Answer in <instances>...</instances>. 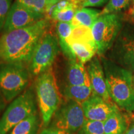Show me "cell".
Here are the masks:
<instances>
[{"label":"cell","instance_id":"cell-1","mask_svg":"<svg viewBox=\"0 0 134 134\" xmlns=\"http://www.w3.org/2000/svg\"><path fill=\"white\" fill-rule=\"evenodd\" d=\"M50 26L49 19L46 17L32 26L3 33L0 37V62L29 64Z\"/></svg>","mask_w":134,"mask_h":134},{"label":"cell","instance_id":"cell-2","mask_svg":"<svg viewBox=\"0 0 134 134\" xmlns=\"http://www.w3.org/2000/svg\"><path fill=\"white\" fill-rule=\"evenodd\" d=\"M104 71L108 90L112 100L122 109L134 111L133 72L124 68L104 57H99Z\"/></svg>","mask_w":134,"mask_h":134},{"label":"cell","instance_id":"cell-3","mask_svg":"<svg viewBox=\"0 0 134 134\" xmlns=\"http://www.w3.org/2000/svg\"><path fill=\"white\" fill-rule=\"evenodd\" d=\"M35 90L42 119L47 125L62 103V95L52 67L36 76Z\"/></svg>","mask_w":134,"mask_h":134},{"label":"cell","instance_id":"cell-4","mask_svg":"<svg viewBox=\"0 0 134 134\" xmlns=\"http://www.w3.org/2000/svg\"><path fill=\"white\" fill-rule=\"evenodd\" d=\"M31 77L26 65L0 62V93L6 103L12 101L25 91Z\"/></svg>","mask_w":134,"mask_h":134},{"label":"cell","instance_id":"cell-5","mask_svg":"<svg viewBox=\"0 0 134 134\" xmlns=\"http://www.w3.org/2000/svg\"><path fill=\"white\" fill-rule=\"evenodd\" d=\"M37 114L36 95L32 87L27 89L9 105L0 119V134H7L28 117Z\"/></svg>","mask_w":134,"mask_h":134},{"label":"cell","instance_id":"cell-6","mask_svg":"<svg viewBox=\"0 0 134 134\" xmlns=\"http://www.w3.org/2000/svg\"><path fill=\"white\" fill-rule=\"evenodd\" d=\"M122 14L101 15L92 26L91 32L97 48V54L103 57L113 47L123 27Z\"/></svg>","mask_w":134,"mask_h":134},{"label":"cell","instance_id":"cell-7","mask_svg":"<svg viewBox=\"0 0 134 134\" xmlns=\"http://www.w3.org/2000/svg\"><path fill=\"white\" fill-rule=\"evenodd\" d=\"M60 47L58 38L47 32L37 46L27 65L31 76H37L52 67Z\"/></svg>","mask_w":134,"mask_h":134},{"label":"cell","instance_id":"cell-8","mask_svg":"<svg viewBox=\"0 0 134 134\" xmlns=\"http://www.w3.org/2000/svg\"><path fill=\"white\" fill-rule=\"evenodd\" d=\"M109 59L134 71V24L125 23L108 53Z\"/></svg>","mask_w":134,"mask_h":134},{"label":"cell","instance_id":"cell-9","mask_svg":"<svg viewBox=\"0 0 134 134\" xmlns=\"http://www.w3.org/2000/svg\"><path fill=\"white\" fill-rule=\"evenodd\" d=\"M86 119L81 104L73 100H67L55 113L57 128L70 132L81 128Z\"/></svg>","mask_w":134,"mask_h":134},{"label":"cell","instance_id":"cell-10","mask_svg":"<svg viewBox=\"0 0 134 134\" xmlns=\"http://www.w3.org/2000/svg\"><path fill=\"white\" fill-rule=\"evenodd\" d=\"M46 18L43 14L31 11L14 1L5 23L3 33L27 27Z\"/></svg>","mask_w":134,"mask_h":134},{"label":"cell","instance_id":"cell-11","mask_svg":"<svg viewBox=\"0 0 134 134\" xmlns=\"http://www.w3.org/2000/svg\"><path fill=\"white\" fill-rule=\"evenodd\" d=\"M81 105L86 119L91 120L104 122L113 114L119 111L114 104L108 103L93 93Z\"/></svg>","mask_w":134,"mask_h":134},{"label":"cell","instance_id":"cell-12","mask_svg":"<svg viewBox=\"0 0 134 134\" xmlns=\"http://www.w3.org/2000/svg\"><path fill=\"white\" fill-rule=\"evenodd\" d=\"M93 93L105 101L113 103L109 94L104 71L100 57L94 56L89 62L86 66Z\"/></svg>","mask_w":134,"mask_h":134},{"label":"cell","instance_id":"cell-13","mask_svg":"<svg viewBox=\"0 0 134 134\" xmlns=\"http://www.w3.org/2000/svg\"><path fill=\"white\" fill-rule=\"evenodd\" d=\"M65 71L66 85L91 86L90 78L85 65L78 60H68Z\"/></svg>","mask_w":134,"mask_h":134},{"label":"cell","instance_id":"cell-14","mask_svg":"<svg viewBox=\"0 0 134 134\" xmlns=\"http://www.w3.org/2000/svg\"><path fill=\"white\" fill-rule=\"evenodd\" d=\"M66 42L75 58L83 64L88 63L97 53L96 45L70 39H67Z\"/></svg>","mask_w":134,"mask_h":134},{"label":"cell","instance_id":"cell-15","mask_svg":"<svg viewBox=\"0 0 134 134\" xmlns=\"http://www.w3.org/2000/svg\"><path fill=\"white\" fill-rule=\"evenodd\" d=\"M73 29L74 27L71 23L57 22V24L55 25V29L57 34L60 49L68 60L76 59L66 42V40L71 36Z\"/></svg>","mask_w":134,"mask_h":134},{"label":"cell","instance_id":"cell-16","mask_svg":"<svg viewBox=\"0 0 134 134\" xmlns=\"http://www.w3.org/2000/svg\"><path fill=\"white\" fill-rule=\"evenodd\" d=\"M100 11L91 8H82L75 13L71 24L74 27L78 26H84L91 28L94 23L100 16Z\"/></svg>","mask_w":134,"mask_h":134},{"label":"cell","instance_id":"cell-17","mask_svg":"<svg viewBox=\"0 0 134 134\" xmlns=\"http://www.w3.org/2000/svg\"><path fill=\"white\" fill-rule=\"evenodd\" d=\"M91 86L66 85L63 90V94L67 100H73L82 104L93 94Z\"/></svg>","mask_w":134,"mask_h":134},{"label":"cell","instance_id":"cell-18","mask_svg":"<svg viewBox=\"0 0 134 134\" xmlns=\"http://www.w3.org/2000/svg\"><path fill=\"white\" fill-rule=\"evenodd\" d=\"M126 128V120L119 111L113 114L104 122V134H123Z\"/></svg>","mask_w":134,"mask_h":134},{"label":"cell","instance_id":"cell-19","mask_svg":"<svg viewBox=\"0 0 134 134\" xmlns=\"http://www.w3.org/2000/svg\"><path fill=\"white\" fill-rule=\"evenodd\" d=\"M38 129V118L35 114L16 125L9 134H37Z\"/></svg>","mask_w":134,"mask_h":134},{"label":"cell","instance_id":"cell-20","mask_svg":"<svg viewBox=\"0 0 134 134\" xmlns=\"http://www.w3.org/2000/svg\"><path fill=\"white\" fill-rule=\"evenodd\" d=\"M68 39L83 41L91 44L96 45L92 35L91 29L84 26L75 27L72 31L71 36Z\"/></svg>","mask_w":134,"mask_h":134},{"label":"cell","instance_id":"cell-21","mask_svg":"<svg viewBox=\"0 0 134 134\" xmlns=\"http://www.w3.org/2000/svg\"><path fill=\"white\" fill-rule=\"evenodd\" d=\"M131 0H109L104 8L100 11V15L117 14L130 6Z\"/></svg>","mask_w":134,"mask_h":134},{"label":"cell","instance_id":"cell-22","mask_svg":"<svg viewBox=\"0 0 134 134\" xmlns=\"http://www.w3.org/2000/svg\"><path fill=\"white\" fill-rule=\"evenodd\" d=\"M78 9L77 6L72 4L69 7L65 8L58 12H52V19L57 22H63V23H71L74 18L75 13Z\"/></svg>","mask_w":134,"mask_h":134},{"label":"cell","instance_id":"cell-23","mask_svg":"<svg viewBox=\"0 0 134 134\" xmlns=\"http://www.w3.org/2000/svg\"><path fill=\"white\" fill-rule=\"evenodd\" d=\"M30 11L46 15L47 0H15Z\"/></svg>","mask_w":134,"mask_h":134},{"label":"cell","instance_id":"cell-24","mask_svg":"<svg viewBox=\"0 0 134 134\" xmlns=\"http://www.w3.org/2000/svg\"><path fill=\"white\" fill-rule=\"evenodd\" d=\"M81 132L83 134H104V122L86 119Z\"/></svg>","mask_w":134,"mask_h":134},{"label":"cell","instance_id":"cell-25","mask_svg":"<svg viewBox=\"0 0 134 134\" xmlns=\"http://www.w3.org/2000/svg\"><path fill=\"white\" fill-rule=\"evenodd\" d=\"M13 0H0V32L3 31Z\"/></svg>","mask_w":134,"mask_h":134},{"label":"cell","instance_id":"cell-26","mask_svg":"<svg viewBox=\"0 0 134 134\" xmlns=\"http://www.w3.org/2000/svg\"><path fill=\"white\" fill-rule=\"evenodd\" d=\"M122 20L126 23L134 24V2L122 14Z\"/></svg>","mask_w":134,"mask_h":134},{"label":"cell","instance_id":"cell-27","mask_svg":"<svg viewBox=\"0 0 134 134\" xmlns=\"http://www.w3.org/2000/svg\"><path fill=\"white\" fill-rule=\"evenodd\" d=\"M109 0H84L83 8L98 7L103 6Z\"/></svg>","mask_w":134,"mask_h":134},{"label":"cell","instance_id":"cell-28","mask_svg":"<svg viewBox=\"0 0 134 134\" xmlns=\"http://www.w3.org/2000/svg\"><path fill=\"white\" fill-rule=\"evenodd\" d=\"M40 134H71L70 132L66 131V130H63L60 129H45Z\"/></svg>","mask_w":134,"mask_h":134},{"label":"cell","instance_id":"cell-29","mask_svg":"<svg viewBox=\"0 0 134 134\" xmlns=\"http://www.w3.org/2000/svg\"><path fill=\"white\" fill-rule=\"evenodd\" d=\"M62 0H47V5H46V14L50 11H51L53 6H55L57 4L60 2Z\"/></svg>","mask_w":134,"mask_h":134},{"label":"cell","instance_id":"cell-30","mask_svg":"<svg viewBox=\"0 0 134 134\" xmlns=\"http://www.w3.org/2000/svg\"><path fill=\"white\" fill-rule=\"evenodd\" d=\"M6 103V102L4 99V97L3 96V95L1 94V93H0V113H1V112L3 110V109L4 108Z\"/></svg>","mask_w":134,"mask_h":134},{"label":"cell","instance_id":"cell-31","mask_svg":"<svg viewBox=\"0 0 134 134\" xmlns=\"http://www.w3.org/2000/svg\"><path fill=\"white\" fill-rule=\"evenodd\" d=\"M124 134H134V124L132 125Z\"/></svg>","mask_w":134,"mask_h":134},{"label":"cell","instance_id":"cell-32","mask_svg":"<svg viewBox=\"0 0 134 134\" xmlns=\"http://www.w3.org/2000/svg\"><path fill=\"white\" fill-rule=\"evenodd\" d=\"M132 1H133V2H134V0H132Z\"/></svg>","mask_w":134,"mask_h":134},{"label":"cell","instance_id":"cell-33","mask_svg":"<svg viewBox=\"0 0 134 134\" xmlns=\"http://www.w3.org/2000/svg\"><path fill=\"white\" fill-rule=\"evenodd\" d=\"M133 78H134V76H133Z\"/></svg>","mask_w":134,"mask_h":134}]
</instances>
